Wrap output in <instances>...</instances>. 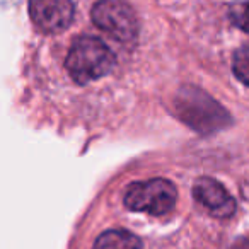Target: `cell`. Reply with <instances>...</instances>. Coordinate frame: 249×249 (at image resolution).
I'll return each instance as SVG.
<instances>
[{
  "label": "cell",
  "instance_id": "ba28073f",
  "mask_svg": "<svg viewBox=\"0 0 249 249\" xmlns=\"http://www.w3.org/2000/svg\"><path fill=\"white\" fill-rule=\"evenodd\" d=\"M232 69L234 73L242 84L249 86V46H242L235 52L232 60Z\"/></svg>",
  "mask_w": 249,
  "mask_h": 249
},
{
  "label": "cell",
  "instance_id": "52a82bcc",
  "mask_svg": "<svg viewBox=\"0 0 249 249\" xmlns=\"http://www.w3.org/2000/svg\"><path fill=\"white\" fill-rule=\"evenodd\" d=\"M142 241L135 234L121 229L106 231L96 239L94 249H140Z\"/></svg>",
  "mask_w": 249,
  "mask_h": 249
},
{
  "label": "cell",
  "instance_id": "277c9868",
  "mask_svg": "<svg viewBox=\"0 0 249 249\" xmlns=\"http://www.w3.org/2000/svg\"><path fill=\"white\" fill-rule=\"evenodd\" d=\"M90 14L94 24L118 43H133L137 39L139 21L124 0H99Z\"/></svg>",
  "mask_w": 249,
  "mask_h": 249
},
{
  "label": "cell",
  "instance_id": "8992f818",
  "mask_svg": "<svg viewBox=\"0 0 249 249\" xmlns=\"http://www.w3.org/2000/svg\"><path fill=\"white\" fill-rule=\"evenodd\" d=\"M193 195L213 217L229 218L235 213V200L213 178H200L193 186Z\"/></svg>",
  "mask_w": 249,
  "mask_h": 249
},
{
  "label": "cell",
  "instance_id": "9c48e42d",
  "mask_svg": "<svg viewBox=\"0 0 249 249\" xmlns=\"http://www.w3.org/2000/svg\"><path fill=\"white\" fill-rule=\"evenodd\" d=\"M229 16H231V21L239 29H242V31L249 35V0L237 2V4L232 5Z\"/></svg>",
  "mask_w": 249,
  "mask_h": 249
},
{
  "label": "cell",
  "instance_id": "5b68a950",
  "mask_svg": "<svg viewBox=\"0 0 249 249\" xmlns=\"http://www.w3.org/2000/svg\"><path fill=\"white\" fill-rule=\"evenodd\" d=\"M29 16L36 28L46 35L62 33L72 24V0H29Z\"/></svg>",
  "mask_w": 249,
  "mask_h": 249
},
{
  "label": "cell",
  "instance_id": "6da1fadb",
  "mask_svg": "<svg viewBox=\"0 0 249 249\" xmlns=\"http://www.w3.org/2000/svg\"><path fill=\"white\" fill-rule=\"evenodd\" d=\"M114 55L106 43L94 36H82L73 41L65 67L77 84H89L107 75L114 67Z\"/></svg>",
  "mask_w": 249,
  "mask_h": 249
},
{
  "label": "cell",
  "instance_id": "7a4b0ae2",
  "mask_svg": "<svg viewBox=\"0 0 249 249\" xmlns=\"http://www.w3.org/2000/svg\"><path fill=\"white\" fill-rule=\"evenodd\" d=\"M178 113L190 126L201 133H212L229 126V113L203 90L184 87L178 96Z\"/></svg>",
  "mask_w": 249,
  "mask_h": 249
},
{
  "label": "cell",
  "instance_id": "3957f363",
  "mask_svg": "<svg viewBox=\"0 0 249 249\" xmlns=\"http://www.w3.org/2000/svg\"><path fill=\"white\" fill-rule=\"evenodd\" d=\"M178 200V191L167 179H149L135 183L124 193V205L132 212H143L150 215H164L173 210Z\"/></svg>",
  "mask_w": 249,
  "mask_h": 249
}]
</instances>
